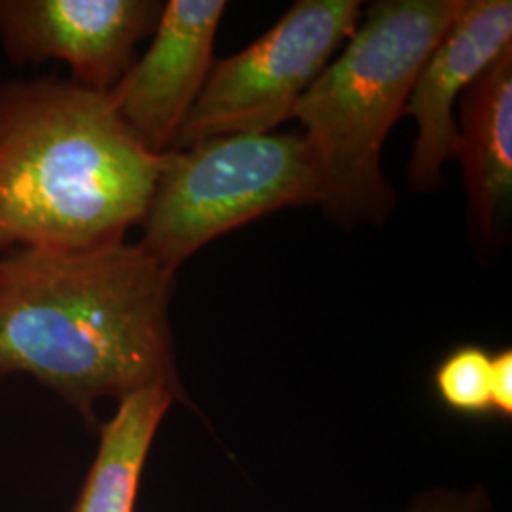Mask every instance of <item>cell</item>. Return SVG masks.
<instances>
[{"instance_id": "cell-10", "label": "cell", "mask_w": 512, "mask_h": 512, "mask_svg": "<svg viewBox=\"0 0 512 512\" xmlns=\"http://www.w3.org/2000/svg\"><path fill=\"white\" fill-rule=\"evenodd\" d=\"M183 399L167 387H148L122 399L101 423L99 446L71 512H133L148 454L165 414Z\"/></svg>"}, {"instance_id": "cell-2", "label": "cell", "mask_w": 512, "mask_h": 512, "mask_svg": "<svg viewBox=\"0 0 512 512\" xmlns=\"http://www.w3.org/2000/svg\"><path fill=\"white\" fill-rule=\"evenodd\" d=\"M162 158L131 135L109 93L57 76L0 80V255L126 241Z\"/></svg>"}, {"instance_id": "cell-4", "label": "cell", "mask_w": 512, "mask_h": 512, "mask_svg": "<svg viewBox=\"0 0 512 512\" xmlns=\"http://www.w3.org/2000/svg\"><path fill=\"white\" fill-rule=\"evenodd\" d=\"M317 202V173L302 131L211 137L164 154L139 243L177 274L184 260L226 232Z\"/></svg>"}, {"instance_id": "cell-12", "label": "cell", "mask_w": 512, "mask_h": 512, "mask_svg": "<svg viewBox=\"0 0 512 512\" xmlns=\"http://www.w3.org/2000/svg\"><path fill=\"white\" fill-rule=\"evenodd\" d=\"M408 512H494L490 497L482 488L473 490H435L418 495Z\"/></svg>"}, {"instance_id": "cell-9", "label": "cell", "mask_w": 512, "mask_h": 512, "mask_svg": "<svg viewBox=\"0 0 512 512\" xmlns=\"http://www.w3.org/2000/svg\"><path fill=\"white\" fill-rule=\"evenodd\" d=\"M456 158L463 167L469 213L488 243L509 219L512 203V48L459 99Z\"/></svg>"}, {"instance_id": "cell-1", "label": "cell", "mask_w": 512, "mask_h": 512, "mask_svg": "<svg viewBox=\"0 0 512 512\" xmlns=\"http://www.w3.org/2000/svg\"><path fill=\"white\" fill-rule=\"evenodd\" d=\"M175 274L137 243L0 255V382L29 376L92 427L97 404L167 387L184 404Z\"/></svg>"}, {"instance_id": "cell-3", "label": "cell", "mask_w": 512, "mask_h": 512, "mask_svg": "<svg viewBox=\"0 0 512 512\" xmlns=\"http://www.w3.org/2000/svg\"><path fill=\"white\" fill-rule=\"evenodd\" d=\"M465 0H378L338 57L294 107L319 184V202L344 228L382 226L395 192L382 169L389 131L414 82Z\"/></svg>"}, {"instance_id": "cell-5", "label": "cell", "mask_w": 512, "mask_h": 512, "mask_svg": "<svg viewBox=\"0 0 512 512\" xmlns=\"http://www.w3.org/2000/svg\"><path fill=\"white\" fill-rule=\"evenodd\" d=\"M363 16L359 0H298L255 42L215 59L173 150L234 133H272L344 48Z\"/></svg>"}, {"instance_id": "cell-8", "label": "cell", "mask_w": 512, "mask_h": 512, "mask_svg": "<svg viewBox=\"0 0 512 512\" xmlns=\"http://www.w3.org/2000/svg\"><path fill=\"white\" fill-rule=\"evenodd\" d=\"M509 48L511 0H465L423 63L404 109L418 126L408 165V183L416 192L429 194L444 183V165L458 152V99Z\"/></svg>"}, {"instance_id": "cell-6", "label": "cell", "mask_w": 512, "mask_h": 512, "mask_svg": "<svg viewBox=\"0 0 512 512\" xmlns=\"http://www.w3.org/2000/svg\"><path fill=\"white\" fill-rule=\"evenodd\" d=\"M162 8L158 0H0V48L18 67L61 61L73 82L109 93Z\"/></svg>"}, {"instance_id": "cell-7", "label": "cell", "mask_w": 512, "mask_h": 512, "mask_svg": "<svg viewBox=\"0 0 512 512\" xmlns=\"http://www.w3.org/2000/svg\"><path fill=\"white\" fill-rule=\"evenodd\" d=\"M224 0H169L147 52L109 92L131 135L156 156L167 154L215 63Z\"/></svg>"}, {"instance_id": "cell-11", "label": "cell", "mask_w": 512, "mask_h": 512, "mask_svg": "<svg viewBox=\"0 0 512 512\" xmlns=\"http://www.w3.org/2000/svg\"><path fill=\"white\" fill-rule=\"evenodd\" d=\"M490 372L492 353L467 344L450 351L440 361L433 384L446 408L463 416H488L492 414Z\"/></svg>"}, {"instance_id": "cell-13", "label": "cell", "mask_w": 512, "mask_h": 512, "mask_svg": "<svg viewBox=\"0 0 512 512\" xmlns=\"http://www.w3.org/2000/svg\"><path fill=\"white\" fill-rule=\"evenodd\" d=\"M492 416L503 420L512 418V349H501L492 355L490 372Z\"/></svg>"}]
</instances>
